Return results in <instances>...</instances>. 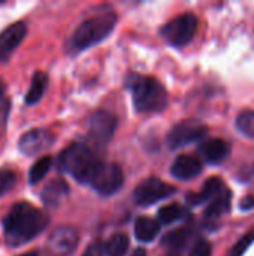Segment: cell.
<instances>
[{"mask_svg":"<svg viewBox=\"0 0 254 256\" xmlns=\"http://www.w3.org/2000/svg\"><path fill=\"white\" fill-rule=\"evenodd\" d=\"M93 152L84 144H70L66 147L57 159L58 168L72 176L79 183H88L97 164Z\"/></svg>","mask_w":254,"mask_h":256,"instance_id":"4","label":"cell"},{"mask_svg":"<svg viewBox=\"0 0 254 256\" xmlns=\"http://www.w3.org/2000/svg\"><path fill=\"white\" fill-rule=\"evenodd\" d=\"M207 134H208V126L205 123H202L201 120L189 118V120L180 122L171 129V132L168 134L166 142L171 150H177V148H181V147H186L189 144L204 140Z\"/></svg>","mask_w":254,"mask_h":256,"instance_id":"6","label":"cell"},{"mask_svg":"<svg viewBox=\"0 0 254 256\" xmlns=\"http://www.w3.org/2000/svg\"><path fill=\"white\" fill-rule=\"evenodd\" d=\"M54 135L46 129H33L24 134L18 141V148L25 156H36L49 148L54 142Z\"/></svg>","mask_w":254,"mask_h":256,"instance_id":"11","label":"cell"},{"mask_svg":"<svg viewBox=\"0 0 254 256\" xmlns=\"http://www.w3.org/2000/svg\"><path fill=\"white\" fill-rule=\"evenodd\" d=\"M198 30V18L192 12L181 14L174 20L168 21L162 28V38L175 48H183L195 38Z\"/></svg>","mask_w":254,"mask_h":256,"instance_id":"5","label":"cell"},{"mask_svg":"<svg viewBox=\"0 0 254 256\" xmlns=\"http://www.w3.org/2000/svg\"><path fill=\"white\" fill-rule=\"evenodd\" d=\"M199 154L211 165L222 164L231 154V146L220 138H211L199 146Z\"/></svg>","mask_w":254,"mask_h":256,"instance_id":"14","label":"cell"},{"mask_svg":"<svg viewBox=\"0 0 254 256\" xmlns=\"http://www.w3.org/2000/svg\"><path fill=\"white\" fill-rule=\"evenodd\" d=\"M254 243V228L252 231H249L247 234H244L240 240H238V243L231 249V254L229 256H244V254L247 252V249L252 246Z\"/></svg>","mask_w":254,"mask_h":256,"instance_id":"25","label":"cell"},{"mask_svg":"<svg viewBox=\"0 0 254 256\" xmlns=\"http://www.w3.org/2000/svg\"><path fill=\"white\" fill-rule=\"evenodd\" d=\"M46 86H48V76L45 72H36L33 75V80H31V84H30V88L25 94V104L27 105H34L40 100V98L43 96L45 90H46Z\"/></svg>","mask_w":254,"mask_h":256,"instance_id":"19","label":"cell"},{"mask_svg":"<svg viewBox=\"0 0 254 256\" xmlns=\"http://www.w3.org/2000/svg\"><path fill=\"white\" fill-rule=\"evenodd\" d=\"M168 256H180V255H178V254H169Z\"/></svg>","mask_w":254,"mask_h":256,"instance_id":"33","label":"cell"},{"mask_svg":"<svg viewBox=\"0 0 254 256\" xmlns=\"http://www.w3.org/2000/svg\"><path fill=\"white\" fill-rule=\"evenodd\" d=\"M160 231V224L156 219L141 216L135 222V237L142 243H151Z\"/></svg>","mask_w":254,"mask_h":256,"instance_id":"18","label":"cell"},{"mask_svg":"<svg viewBox=\"0 0 254 256\" xmlns=\"http://www.w3.org/2000/svg\"><path fill=\"white\" fill-rule=\"evenodd\" d=\"M3 92H4V87H3V84L0 82V98H1V94H3Z\"/></svg>","mask_w":254,"mask_h":256,"instance_id":"32","label":"cell"},{"mask_svg":"<svg viewBox=\"0 0 254 256\" xmlns=\"http://www.w3.org/2000/svg\"><path fill=\"white\" fill-rule=\"evenodd\" d=\"M175 192H177V188L162 182L160 178L150 177L138 184V188L133 192V201L141 207H148L162 200L169 198Z\"/></svg>","mask_w":254,"mask_h":256,"instance_id":"8","label":"cell"},{"mask_svg":"<svg viewBox=\"0 0 254 256\" xmlns=\"http://www.w3.org/2000/svg\"><path fill=\"white\" fill-rule=\"evenodd\" d=\"M192 230L189 228V226H183V228H178V230H175V231H171V232H168L165 237H163V240H162V243L165 244V246H168V248H171V249H183L187 243H189V240H190V237H192Z\"/></svg>","mask_w":254,"mask_h":256,"instance_id":"20","label":"cell"},{"mask_svg":"<svg viewBox=\"0 0 254 256\" xmlns=\"http://www.w3.org/2000/svg\"><path fill=\"white\" fill-rule=\"evenodd\" d=\"M46 246L52 256L70 255L78 246V232L72 226H58L51 232Z\"/></svg>","mask_w":254,"mask_h":256,"instance_id":"10","label":"cell"},{"mask_svg":"<svg viewBox=\"0 0 254 256\" xmlns=\"http://www.w3.org/2000/svg\"><path fill=\"white\" fill-rule=\"evenodd\" d=\"M189 256H213L211 244H210L207 240H204V238L198 240V242L195 243V246L192 248Z\"/></svg>","mask_w":254,"mask_h":256,"instance_id":"27","label":"cell"},{"mask_svg":"<svg viewBox=\"0 0 254 256\" xmlns=\"http://www.w3.org/2000/svg\"><path fill=\"white\" fill-rule=\"evenodd\" d=\"M126 87L132 92L133 106L138 112H159L168 106V92L153 76L130 72L126 78Z\"/></svg>","mask_w":254,"mask_h":256,"instance_id":"2","label":"cell"},{"mask_svg":"<svg viewBox=\"0 0 254 256\" xmlns=\"http://www.w3.org/2000/svg\"><path fill=\"white\" fill-rule=\"evenodd\" d=\"M67 195H69L67 183L63 178H54L42 189L40 200L48 207H57L64 201Z\"/></svg>","mask_w":254,"mask_h":256,"instance_id":"15","label":"cell"},{"mask_svg":"<svg viewBox=\"0 0 254 256\" xmlns=\"http://www.w3.org/2000/svg\"><path fill=\"white\" fill-rule=\"evenodd\" d=\"M115 24H117V15L112 10H106L87 18L72 33L69 48L76 52L102 42L111 34Z\"/></svg>","mask_w":254,"mask_h":256,"instance_id":"3","label":"cell"},{"mask_svg":"<svg viewBox=\"0 0 254 256\" xmlns=\"http://www.w3.org/2000/svg\"><path fill=\"white\" fill-rule=\"evenodd\" d=\"M103 244L100 243V242H94V243H91L87 249H85V252H84V255L82 256H103Z\"/></svg>","mask_w":254,"mask_h":256,"instance_id":"28","label":"cell"},{"mask_svg":"<svg viewBox=\"0 0 254 256\" xmlns=\"http://www.w3.org/2000/svg\"><path fill=\"white\" fill-rule=\"evenodd\" d=\"M118 126V118L106 110H97L88 120V134L97 146H106Z\"/></svg>","mask_w":254,"mask_h":256,"instance_id":"9","label":"cell"},{"mask_svg":"<svg viewBox=\"0 0 254 256\" xmlns=\"http://www.w3.org/2000/svg\"><path fill=\"white\" fill-rule=\"evenodd\" d=\"M235 126L238 132L244 136L254 138V110L243 111L235 122Z\"/></svg>","mask_w":254,"mask_h":256,"instance_id":"23","label":"cell"},{"mask_svg":"<svg viewBox=\"0 0 254 256\" xmlns=\"http://www.w3.org/2000/svg\"><path fill=\"white\" fill-rule=\"evenodd\" d=\"M240 208H241L243 212L254 208V196H252V195H249V196H244V198L240 201Z\"/></svg>","mask_w":254,"mask_h":256,"instance_id":"29","label":"cell"},{"mask_svg":"<svg viewBox=\"0 0 254 256\" xmlns=\"http://www.w3.org/2000/svg\"><path fill=\"white\" fill-rule=\"evenodd\" d=\"M27 34V24L22 21L13 22L0 33V62H7L16 46Z\"/></svg>","mask_w":254,"mask_h":256,"instance_id":"12","label":"cell"},{"mask_svg":"<svg viewBox=\"0 0 254 256\" xmlns=\"http://www.w3.org/2000/svg\"><path fill=\"white\" fill-rule=\"evenodd\" d=\"M225 183L219 178V177H211L205 182V184L202 186V190L201 192H196V194H189L186 196V201L189 206L192 207H196V206H201L207 201H211L214 196H217L223 189H225Z\"/></svg>","mask_w":254,"mask_h":256,"instance_id":"16","label":"cell"},{"mask_svg":"<svg viewBox=\"0 0 254 256\" xmlns=\"http://www.w3.org/2000/svg\"><path fill=\"white\" fill-rule=\"evenodd\" d=\"M186 216V210L180 204H169L159 210V224L171 225L181 220Z\"/></svg>","mask_w":254,"mask_h":256,"instance_id":"22","label":"cell"},{"mask_svg":"<svg viewBox=\"0 0 254 256\" xmlns=\"http://www.w3.org/2000/svg\"><path fill=\"white\" fill-rule=\"evenodd\" d=\"M231 201H232V194L228 188H225L217 196L211 200V202L205 208L204 212L205 219H217L226 214L231 210Z\"/></svg>","mask_w":254,"mask_h":256,"instance_id":"17","label":"cell"},{"mask_svg":"<svg viewBox=\"0 0 254 256\" xmlns=\"http://www.w3.org/2000/svg\"><path fill=\"white\" fill-rule=\"evenodd\" d=\"M48 224L49 218L45 212L28 202H18L10 208L3 220L4 240L10 248L22 246L37 237Z\"/></svg>","mask_w":254,"mask_h":256,"instance_id":"1","label":"cell"},{"mask_svg":"<svg viewBox=\"0 0 254 256\" xmlns=\"http://www.w3.org/2000/svg\"><path fill=\"white\" fill-rule=\"evenodd\" d=\"M51 158L45 156V158H40L37 159V162L30 168V172H28V183L30 184H36L37 182H40L49 171L51 168Z\"/></svg>","mask_w":254,"mask_h":256,"instance_id":"24","label":"cell"},{"mask_svg":"<svg viewBox=\"0 0 254 256\" xmlns=\"http://www.w3.org/2000/svg\"><path fill=\"white\" fill-rule=\"evenodd\" d=\"M132 256H147V252H145V249H136L133 254H132Z\"/></svg>","mask_w":254,"mask_h":256,"instance_id":"30","label":"cell"},{"mask_svg":"<svg viewBox=\"0 0 254 256\" xmlns=\"http://www.w3.org/2000/svg\"><path fill=\"white\" fill-rule=\"evenodd\" d=\"M123 182L124 176L117 164L99 162L88 183L97 194L109 196L118 192V189L123 186Z\"/></svg>","mask_w":254,"mask_h":256,"instance_id":"7","label":"cell"},{"mask_svg":"<svg viewBox=\"0 0 254 256\" xmlns=\"http://www.w3.org/2000/svg\"><path fill=\"white\" fill-rule=\"evenodd\" d=\"M21 256H37L36 252H28V254H25V255H21Z\"/></svg>","mask_w":254,"mask_h":256,"instance_id":"31","label":"cell"},{"mask_svg":"<svg viewBox=\"0 0 254 256\" xmlns=\"http://www.w3.org/2000/svg\"><path fill=\"white\" fill-rule=\"evenodd\" d=\"M16 184V176L12 171L1 170L0 171V196L6 195Z\"/></svg>","mask_w":254,"mask_h":256,"instance_id":"26","label":"cell"},{"mask_svg":"<svg viewBox=\"0 0 254 256\" xmlns=\"http://www.w3.org/2000/svg\"><path fill=\"white\" fill-rule=\"evenodd\" d=\"M202 172V162L190 154H181L178 156L172 166H171V174L183 182L192 180L195 177H198Z\"/></svg>","mask_w":254,"mask_h":256,"instance_id":"13","label":"cell"},{"mask_svg":"<svg viewBox=\"0 0 254 256\" xmlns=\"http://www.w3.org/2000/svg\"><path fill=\"white\" fill-rule=\"evenodd\" d=\"M127 250H129V237L123 232H118L109 238L105 252L108 256H124Z\"/></svg>","mask_w":254,"mask_h":256,"instance_id":"21","label":"cell"}]
</instances>
